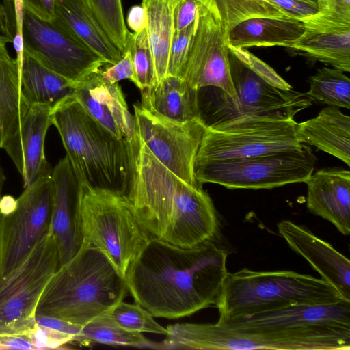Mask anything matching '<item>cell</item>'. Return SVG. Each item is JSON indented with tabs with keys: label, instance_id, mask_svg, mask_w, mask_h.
Listing matches in <instances>:
<instances>
[{
	"label": "cell",
	"instance_id": "ac0fdd59",
	"mask_svg": "<svg viewBox=\"0 0 350 350\" xmlns=\"http://www.w3.org/2000/svg\"><path fill=\"white\" fill-rule=\"evenodd\" d=\"M219 323L242 329H264L350 327V301L342 299L325 304L291 305Z\"/></svg>",
	"mask_w": 350,
	"mask_h": 350
},
{
	"label": "cell",
	"instance_id": "f6af8a7d",
	"mask_svg": "<svg viewBox=\"0 0 350 350\" xmlns=\"http://www.w3.org/2000/svg\"><path fill=\"white\" fill-rule=\"evenodd\" d=\"M126 20L129 27L135 33H138L146 29L147 16L144 7L142 5L132 6L128 12Z\"/></svg>",
	"mask_w": 350,
	"mask_h": 350
},
{
	"label": "cell",
	"instance_id": "1f68e13d",
	"mask_svg": "<svg viewBox=\"0 0 350 350\" xmlns=\"http://www.w3.org/2000/svg\"><path fill=\"white\" fill-rule=\"evenodd\" d=\"M308 81L310 90L306 94L313 100L329 107L350 108V79L343 71L323 67Z\"/></svg>",
	"mask_w": 350,
	"mask_h": 350
},
{
	"label": "cell",
	"instance_id": "83f0119b",
	"mask_svg": "<svg viewBox=\"0 0 350 350\" xmlns=\"http://www.w3.org/2000/svg\"><path fill=\"white\" fill-rule=\"evenodd\" d=\"M22 94L30 107L44 104L52 110L74 96L76 84L49 70L24 53L21 71Z\"/></svg>",
	"mask_w": 350,
	"mask_h": 350
},
{
	"label": "cell",
	"instance_id": "9c48e42d",
	"mask_svg": "<svg viewBox=\"0 0 350 350\" xmlns=\"http://www.w3.org/2000/svg\"><path fill=\"white\" fill-rule=\"evenodd\" d=\"M293 117L245 115L206 126L196 161L256 157L301 147Z\"/></svg>",
	"mask_w": 350,
	"mask_h": 350
},
{
	"label": "cell",
	"instance_id": "52a82bcc",
	"mask_svg": "<svg viewBox=\"0 0 350 350\" xmlns=\"http://www.w3.org/2000/svg\"><path fill=\"white\" fill-rule=\"evenodd\" d=\"M342 299L338 291L322 278L292 271L244 268L228 272L215 306L219 313L217 322L223 323L291 305Z\"/></svg>",
	"mask_w": 350,
	"mask_h": 350
},
{
	"label": "cell",
	"instance_id": "74e56055",
	"mask_svg": "<svg viewBox=\"0 0 350 350\" xmlns=\"http://www.w3.org/2000/svg\"><path fill=\"white\" fill-rule=\"evenodd\" d=\"M35 349H59L72 341L75 336L35 323L26 333Z\"/></svg>",
	"mask_w": 350,
	"mask_h": 350
},
{
	"label": "cell",
	"instance_id": "d6986e66",
	"mask_svg": "<svg viewBox=\"0 0 350 350\" xmlns=\"http://www.w3.org/2000/svg\"><path fill=\"white\" fill-rule=\"evenodd\" d=\"M51 113L52 109L46 105H31L19 129L3 148L21 175L24 189L53 172L44 154L45 137L52 124Z\"/></svg>",
	"mask_w": 350,
	"mask_h": 350
},
{
	"label": "cell",
	"instance_id": "ffe728a7",
	"mask_svg": "<svg viewBox=\"0 0 350 350\" xmlns=\"http://www.w3.org/2000/svg\"><path fill=\"white\" fill-rule=\"evenodd\" d=\"M277 226L278 233L289 247L305 258L321 278L332 284L343 299L350 301L349 258L304 226L290 220H282Z\"/></svg>",
	"mask_w": 350,
	"mask_h": 350
},
{
	"label": "cell",
	"instance_id": "8fae6325",
	"mask_svg": "<svg viewBox=\"0 0 350 350\" xmlns=\"http://www.w3.org/2000/svg\"><path fill=\"white\" fill-rule=\"evenodd\" d=\"M59 267L57 243L49 231L0 280V335L25 334L33 328L40 297Z\"/></svg>",
	"mask_w": 350,
	"mask_h": 350
},
{
	"label": "cell",
	"instance_id": "7c38bea8",
	"mask_svg": "<svg viewBox=\"0 0 350 350\" xmlns=\"http://www.w3.org/2000/svg\"><path fill=\"white\" fill-rule=\"evenodd\" d=\"M52 172L25 188L12 211L0 214V280L50 231L54 199Z\"/></svg>",
	"mask_w": 350,
	"mask_h": 350
},
{
	"label": "cell",
	"instance_id": "4316f807",
	"mask_svg": "<svg viewBox=\"0 0 350 350\" xmlns=\"http://www.w3.org/2000/svg\"><path fill=\"white\" fill-rule=\"evenodd\" d=\"M9 40L0 36V148L19 129L29 106L22 91L18 64L7 49Z\"/></svg>",
	"mask_w": 350,
	"mask_h": 350
},
{
	"label": "cell",
	"instance_id": "484cf974",
	"mask_svg": "<svg viewBox=\"0 0 350 350\" xmlns=\"http://www.w3.org/2000/svg\"><path fill=\"white\" fill-rule=\"evenodd\" d=\"M304 25L296 19L252 18L237 24L227 34L228 45L246 49L251 46H291L304 33Z\"/></svg>",
	"mask_w": 350,
	"mask_h": 350
},
{
	"label": "cell",
	"instance_id": "f546056e",
	"mask_svg": "<svg viewBox=\"0 0 350 350\" xmlns=\"http://www.w3.org/2000/svg\"><path fill=\"white\" fill-rule=\"evenodd\" d=\"M220 21L225 33L239 23L252 18L294 19L267 0H196Z\"/></svg>",
	"mask_w": 350,
	"mask_h": 350
},
{
	"label": "cell",
	"instance_id": "cb8c5ba5",
	"mask_svg": "<svg viewBox=\"0 0 350 350\" xmlns=\"http://www.w3.org/2000/svg\"><path fill=\"white\" fill-rule=\"evenodd\" d=\"M302 144L313 146L350 165V117L335 107L323 109L315 118L297 123Z\"/></svg>",
	"mask_w": 350,
	"mask_h": 350
},
{
	"label": "cell",
	"instance_id": "3957f363",
	"mask_svg": "<svg viewBox=\"0 0 350 350\" xmlns=\"http://www.w3.org/2000/svg\"><path fill=\"white\" fill-rule=\"evenodd\" d=\"M128 292L125 278L100 250L84 239L78 252L60 265L47 283L36 317L83 327L122 301Z\"/></svg>",
	"mask_w": 350,
	"mask_h": 350
},
{
	"label": "cell",
	"instance_id": "4dcf8cb0",
	"mask_svg": "<svg viewBox=\"0 0 350 350\" xmlns=\"http://www.w3.org/2000/svg\"><path fill=\"white\" fill-rule=\"evenodd\" d=\"M75 341L84 345L96 342L112 346L150 349H156L157 344L146 338L142 333L130 332L120 327L104 314L84 325Z\"/></svg>",
	"mask_w": 350,
	"mask_h": 350
},
{
	"label": "cell",
	"instance_id": "d6a6232c",
	"mask_svg": "<svg viewBox=\"0 0 350 350\" xmlns=\"http://www.w3.org/2000/svg\"><path fill=\"white\" fill-rule=\"evenodd\" d=\"M92 14L111 42L123 55L131 35L125 24L121 0H85Z\"/></svg>",
	"mask_w": 350,
	"mask_h": 350
},
{
	"label": "cell",
	"instance_id": "e0dca14e",
	"mask_svg": "<svg viewBox=\"0 0 350 350\" xmlns=\"http://www.w3.org/2000/svg\"><path fill=\"white\" fill-rule=\"evenodd\" d=\"M54 199L50 232L57 243L60 265L70 260L83 241L80 218L81 185L66 156L53 169Z\"/></svg>",
	"mask_w": 350,
	"mask_h": 350
},
{
	"label": "cell",
	"instance_id": "6da1fadb",
	"mask_svg": "<svg viewBox=\"0 0 350 350\" xmlns=\"http://www.w3.org/2000/svg\"><path fill=\"white\" fill-rule=\"evenodd\" d=\"M228 254L215 240L184 248L150 237L127 270L129 292L153 317L189 316L216 305Z\"/></svg>",
	"mask_w": 350,
	"mask_h": 350
},
{
	"label": "cell",
	"instance_id": "f1b7e54d",
	"mask_svg": "<svg viewBox=\"0 0 350 350\" xmlns=\"http://www.w3.org/2000/svg\"><path fill=\"white\" fill-rule=\"evenodd\" d=\"M176 0H142L146 10V28L151 49L157 83L167 75L170 44L173 36V12Z\"/></svg>",
	"mask_w": 350,
	"mask_h": 350
},
{
	"label": "cell",
	"instance_id": "d590c367",
	"mask_svg": "<svg viewBox=\"0 0 350 350\" xmlns=\"http://www.w3.org/2000/svg\"><path fill=\"white\" fill-rule=\"evenodd\" d=\"M196 20L183 30L173 33L166 75L178 77L182 79L196 29Z\"/></svg>",
	"mask_w": 350,
	"mask_h": 350
},
{
	"label": "cell",
	"instance_id": "30bf717a",
	"mask_svg": "<svg viewBox=\"0 0 350 350\" xmlns=\"http://www.w3.org/2000/svg\"><path fill=\"white\" fill-rule=\"evenodd\" d=\"M316 157L304 144L297 149L252 157L196 161L197 182L228 189H271L305 183L314 171Z\"/></svg>",
	"mask_w": 350,
	"mask_h": 350
},
{
	"label": "cell",
	"instance_id": "7dc6e473",
	"mask_svg": "<svg viewBox=\"0 0 350 350\" xmlns=\"http://www.w3.org/2000/svg\"><path fill=\"white\" fill-rule=\"evenodd\" d=\"M14 3L16 12L18 29L19 33L22 34L23 16L24 12L23 0H14Z\"/></svg>",
	"mask_w": 350,
	"mask_h": 350
},
{
	"label": "cell",
	"instance_id": "277c9868",
	"mask_svg": "<svg viewBox=\"0 0 350 350\" xmlns=\"http://www.w3.org/2000/svg\"><path fill=\"white\" fill-rule=\"evenodd\" d=\"M51 121L81 185L127 195L132 174L130 142L116 137L75 96L52 110Z\"/></svg>",
	"mask_w": 350,
	"mask_h": 350
},
{
	"label": "cell",
	"instance_id": "8d00e7d4",
	"mask_svg": "<svg viewBox=\"0 0 350 350\" xmlns=\"http://www.w3.org/2000/svg\"><path fill=\"white\" fill-rule=\"evenodd\" d=\"M0 32L13 44L21 78L24 44L23 34L18 29L14 0H2L0 3Z\"/></svg>",
	"mask_w": 350,
	"mask_h": 350
},
{
	"label": "cell",
	"instance_id": "7a4b0ae2",
	"mask_svg": "<svg viewBox=\"0 0 350 350\" xmlns=\"http://www.w3.org/2000/svg\"><path fill=\"white\" fill-rule=\"evenodd\" d=\"M130 143L132 174L126 196L150 237L184 248L215 240L219 220L202 185H191L169 170L137 131Z\"/></svg>",
	"mask_w": 350,
	"mask_h": 350
},
{
	"label": "cell",
	"instance_id": "5bb4252c",
	"mask_svg": "<svg viewBox=\"0 0 350 350\" xmlns=\"http://www.w3.org/2000/svg\"><path fill=\"white\" fill-rule=\"evenodd\" d=\"M136 131L152 155L180 179L202 185L195 177L194 165L206 125L198 117L180 122L134 106Z\"/></svg>",
	"mask_w": 350,
	"mask_h": 350
},
{
	"label": "cell",
	"instance_id": "681fc988",
	"mask_svg": "<svg viewBox=\"0 0 350 350\" xmlns=\"http://www.w3.org/2000/svg\"><path fill=\"white\" fill-rule=\"evenodd\" d=\"M299 1L304 2L305 3H308L309 5L315 6L317 8V0H297Z\"/></svg>",
	"mask_w": 350,
	"mask_h": 350
},
{
	"label": "cell",
	"instance_id": "8992f818",
	"mask_svg": "<svg viewBox=\"0 0 350 350\" xmlns=\"http://www.w3.org/2000/svg\"><path fill=\"white\" fill-rule=\"evenodd\" d=\"M159 349L349 350L350 327L242 329L216 323L168 325Z\"/></svg>",
	"mask_w": 350,
	"mask_h": 350
},
{
	"label": "cell",
	"instance_id": "b9f144b4",
	"mask_svg": "<svg viewBox=\"0 0 350 350\" xmlns=\"http://www.w3.org/2000/svg\"><path fill=\"white\" fill-rule=\"evenodd\" d=\"M55 0H23L24 10L40 19L51 21L55 17Z\"/></svg>",
	"mask_w": 350,
	"mask_h": 350
},
{
	"label": "cell",
	"instance_id": "d4e9b609",
	"mask_svg": "<svg viewBox=\"0 0 350 350\" xmlns=\"http://www.w3.org/2000/svg\"><path fill=\"white\" fill-rule=\"evenodd\" d=\"M141 106L151 113L180 122L200 117L198 90L178 77L166 75L160 82L141 90Z\"/></svg>",
	"mask_w": 350,
	"mask_h": 350
},
{
	"label": "cell",
	"instance_id": "ab89813d",
	"mask_svg": "<svg viewBox=\"0 0 350 350\" xmlns=\"http://www.w3.org/2000/svg\"><path fill=\"white\" fill-rule=\"evenodd\" d=\"M198 5L196 0H176L173 12V33L183 30L194 22Z\"/></svg>",
	"mask_w": 350,
	"mask_h": 350
},
{
	"label": "cell",
	"instance_id": "bcb514c9",
	"mask_svg": "<svg viewBox=\"0 0 350 350\" xmlns=\"http://www.w3.org/2000/svg\"><path fill=\"white\" fill-rule=\"evenodd\" d=\"M17 200L10 195L1 196L0 199V214L8 213L16 206Z\"/></svg>",
	"mask_w": 350,
	"mask_h": 350
},
{
	"label": "cell",
	"instance_id": "7bdbcfd3",
	"mask_svg": "<svg viewBox=\"0 0 350 350\" xmlns=\"http://www.w3.org/2000/svg\"><path fill=\"white\" fill-rule=\"evenodd\" d=\"M35 321L40 326L75 336V341L79 336L82 328V326L48 317H36Z\"/></svg>",
	"mask_w": 350,
	"mask_h": 350
},
{
	"label": "cell",
	"instance_id": "603a6c76",
	"mask_svg": "<svg viewBox=\"0 0 350 350\" xmlns=\"http://www.w3.org/2000/svg\"><path fill=\"white\" fill-rule=\"evenodd\" d=\"M54 14L53 23L83 42L107 64H114L122 57L85 0H55Z\"/></svg>",
	"mask_w": 350,
	"mask_h": 350
},
{
	"label": "cell",
	"instance_id": "e575fe53",
	"mask_svg": "<svg viewBox=\"0 0 350 350\" xmlns=\"http://www.w3.org/2000/svg\"><path fill=\"white\" fill-rule=\"evenodd\" d=\"M129 49L136 78L135 85L141 91L156 84L154 64L146 29L132 33Z\"/></svg>",
	"mask_w": 350,
	"mask_h": 350
},
{
	"label": "cell",
	"instance_id": "ba28073f",
	"mask_svg": "<svg viewBox=\"0 0 350 350\" xmlns=\"http://www.w3.org/2000/svg\"><path fill=\"white\" fill-rule=\"evenodd\" d=\"M80 218L83 238L125 278L130 265L150 238L128 197L81 185Z\"/></svg>",
	"mask_w": 350,
	"mask_h": 350
},
{
	"label": "cell",
	"instance_id": "4fadbf2b",
	"mask_svg": "<svg viewBox=\"0 0 350 350\" xmlns=\"http://www.w3.org/2000/svg\"><path fill=\"white\" fill-rule=\"evenodd\" d=\"M24 53L46 68L77 84L105 64L83 42L53 23L24 10Z\"/></svg>",
	"mask_w": 350,
	"mask_h": 350
},
{
	"label": "cell",
	"instance_id": "c3c4849f",
	"mask_svg": "<svg viewBox=\"0 0 350 350\" xmlns=\"http://www.w3.org/2000/svg\"><path fill=\"white\" fill-rule=\"evenodd\" d=\"M5 181V176L3 174V169L1 168V167L0 165V199L2 196L1 193H2L3 187Z\"/></svg>",
	"mask_w": 350,
	"mask_h": 350
},
{
	"label": "cell",
	"instance_id": "f35d334b",
	"mask_svg": "<svg viewBox=\"0 0 350 350\" xmlns=\"http://www.w3.org/2000/svg\"><path fill=\"white\" fill-rule=\"evenodd\" d=\"M100 78L108 83H116L122 79H129L135 84L132 54L129 49L120 60L114 64H105L98 70Z\"/></svg>",
	"mask_w": 350,
	"mask_h": 350
},
{
	"label": "cell",
	"instance_id": "7402d4cb",
	"mask_svg": "<svg viewBox=\"0 0 350 350\" xmlns=\"http://www.w3.org/2000/svg\"><path fill=\"white\" fill-rule=\"evenodd\" d=\"M306 206L312 213L334 224L343 235L350 234V172L323 168L305 182Z\"/></svg>",
	"mask_w": 350,
	"mask_h": 350
},
{
	"label": "cell",
	"instance_id": "ee69618b",
	"mask_svg": "<svg viewBox=\"0 0 350 350\" xmlns=\"http://www.w3.org/2000/svg\"><path fill=\"white\" fill-rule=\"evenodd\" d=\"M0 349H35L25 334L0 335Z\"/></svg>",
	"mask_w": 350,
	"mask_h": 350
},
{
	"label": "cell",
	"instance_id": "5b68a950",
	"mask_svg": "<svg viewBox=\"0 0 350 350\" xmlns=\"http://www.w3.org/2000/svg\"><path fill=\"white\" fill-rule=\"evenodd\" d=\"M231 79L235 92L198 90L200 118L206 126L245 115L281 114L293 117L312 105L306 94L295 91L270 66L243 48L228 46Z\"/></svg>",
	"mask_w": 350,
	"mask_h": 350
},
{
	"label": "cell",
	"instance_id": "9a60e30c",
	"mask_svg": "<svg viewBox=\"0 0 350 350\" xmlns=\"http://www.w3.org/2000/svg\"><path fill=\"white\" fill-rule=\"evenodd\" d=\"M196 29L182 79L200 90L213 87L234 98L228 60V48L220 21L199 3Z\"/></svg>",
	"mask_w": 350,
	"mask_h": 350
},
{
	"label": "cell",
	"instance_id": "44dd1931",
	"mask_svg": "<svg viewBox=\"0 0 350 350\" xmlns=\"http://www.w3.org/2000/svg\"><path fill=\"white\" fill-rule=\"evenodd\" d=\"M98 70L76 84L75 97L116 137L131 142L136 132L135 116L129 112L118 83L111 84L104 81Z\"/></svg>",
	"mask_w": 350,
	"mask_h": 350
},
{
	"label": "cell",
	"instance_id": "2e32d148",
	"mask_svg": "<svg viewBox=\"0 0 350 350\" xmlns=\"http://www.w3.org/2000/svg\"><path fill=\"white\" fill-rule=\"evenodd\" d=\"M301 21L304 33L286 50L349 72L350 15L317 10Z\"/></svg>",
	"mask_w": 350,
	"mask_h": 350
},
{
	"label": "cell",
	"instance_id": "60d3db41",
	"mask_svg": "<svg viewBox=\"0 0 350 350\" xmlns=\"http://www.w3.org/2000/svg\"><path fill=\"white\" fill-rule=\"evenodd\" d=\"M280 8L296 20L303 19L315 14L317 8L297 0H267Z\"/></svg>",
	"mask_w": 350,
	"mask_h": 350
},
{
	"label": "cell",
	"instance_id": "836d02e7",
	"mask_svg": "<svg viewBox=\"0 0 350 350\" xmlns=\"http://www.w3.org/2000/svg\"><path fill=\"white\" fill-rule=\"evenodd\" d=\"M104 314L117 325L130 332L164 336L168 334L166 327L159 325L148 311L135 302L128 304L122 300Z\"/></svg>",
	"mask_w": 350,
	"mask_h": 350
}]
</instances>
